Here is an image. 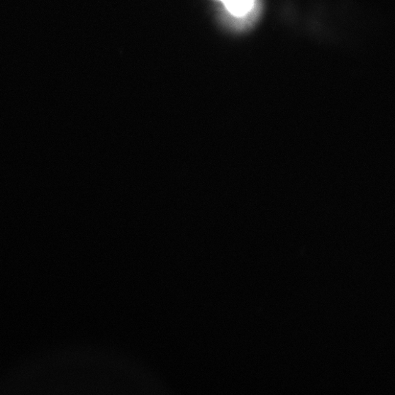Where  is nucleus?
<instances>
[{"label": "nucleus", "mask_w": 395, "mask_h": 395, "mask_svg": "<svg viewBox=\"0 0 395 395\" xmlns=\"http://www.w3.org/2000/svg\"><path fill=\"white\" fill-rule=\"evenodd\" d=\"M226 9L235 16H243L252 9L255 0H221Z\"/></svg>", "instance_id": "1"}]
</instances>
